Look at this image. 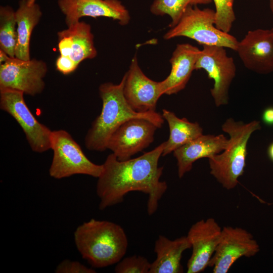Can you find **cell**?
<instances>
[{"mask_svg": "<svg viewBox=\"0 0 273 273\" xmlns=\"http://www.w3.org/2000/svg\"><path fill=\"white\" fill-rule=\"evenodd\" d=\"M164 147V142L138 157L125 161L118 160L113 153L109 154L98 178L99 209L103 210L120 203L128 193L139 191L148 195V214L153 215L167 189L166 183L160 180L163 167L158 166Z\"/></svg>", "mask_w": 273, "mask_h": 273, "instance_id": "6da1fadb", "label": "cell"}, {"mask_svg": "<svg viewBox=\"0 0 273 273\" xmlns=\"http://www.w3.org/2000/svg\"><path fill=\"white\" fill-rule=\"evenodd\" d=\"M124 81V75L118 84L105 82L100 85L99 93L102 101V108L85 135L84 143L87 149L95 151L106 150L113 132L131 118H145L154 123L158 128H161L164 119L160 113L156 111L139 113L131 108L123 94Z\"/></svg>", "mask_w": 273, "mask_h": 273, "instance_id": "7a4b0ae2", "label": "cell"}, {"mask_svg": "<svg viewBox=\"0 0 273 273\" xmlns=\"http://www.w3.org/2000/svg\"><path fill=\"white\" fill-rule=\"evenodd\" d=\"M74 236L82 257L96 268L117 264L123 258L128 247L123 228L109 221L91 219L78 226Z\"/></svg>", "mask_w": 273, "mask_h": 273, "instance_id": "3957f363", "label": "cell"}, {"mask_svg": "<svg viewBox=\"0 0 273 273\" xmlns=\"http://www.w3.org/2000/svg\"><path fill=\"white\" fill-rule=\"evenodd\" d=\"M261 128L260 122L256 120L246 123L229 118L222 124V130L230 136L228 145L208 161L210 174L224 188L231 190L238 185L246 166L249 140Z\"/></svg>", "mask_w": 273, "mask_h": 273, "instance_id": "277c9868", "label": "cell"}, {"mask_svg": "<svg viewBox=\"0 0 273 273\" xmlns=\"http://www.w3.org/2000/svg\"><path fill=\"white\" fill-rule=\"evenodd\" d=\"M215 10L201 9L197 6L188 7L178 23L164 35L165 39L186 37L203 45L216 46L236 51L239 41L229 33L215 26Z\"/></svg>", "mask_w": 273, "mask_h": 273, "instance_id": "5b68a950", "label": "cell"}, {"mask_svg": "<svg viewBox=\"0 0 273 273\" xmlns=\"http://www.w3.org/2000/svg\"><path fill=\"white\" fill-rule=\"evenodd\" d=\"M53 157L49 169L50 176L56 179L75 174H85L98 178L103 165L92 162L71 135L63 129L53 130L51 139Z\"/></svg>", "mask_w": 273, "mask_h": 273, "instance_id": "8992f818", "label": "cell"}, {"mask_svg": "<svg viewBox=\"0 0 273 273\" xmlns=\"http://www.w3.org/2000/svg\"><path fill=\"white\" fill-rule=\"evenodd\" d=\"M21 91L0 88V108L12 116L25 133L31 150L43 153L51 149L52 131L32 114Z\"/></svg>", "mask_w": 273, "mask_h": 273, "instance_id": "52a82bcc", "label": "cell"}, {"mask_svg": "<svg viewBox=\"0 0 273 273\" xmlns=\"http://www.w3.org/2000/svg\"><path fill=\"white\" fill-rule=\"evenodd\" d=\"M195 64V70L203 69L213 80L210 94L216 107L229 103V92L236 74L233 58L228 55L225 48L203 45Z\"/></svg>", "mask_w": 273, "mask_h": 273, "instance_id": "ba28073f", "label": "cell"}, {"mask_svg": "<svg viewBox=\"0 0 273 273\" xmlns=\"http://www.w3.org/2000/svg\"><path fill=\"white\" fill-rule=\"evenodd\" d=\"M48 71L47 63L41 60L9 57L0 65V88L14 89L35 96L43 91L44 78Z\"/></svg>", "mask_w": 273, "mask_h": 273, "instance_id": "9c48e42d", "label": "cell"}, {"mask_svg": "<svg viewBox=\"0 0 273 273\" xmlns=\"http://www.w3.org/2000/svg\"><path fill=\"white\" fill-rule=\"evenodd\" d=\"M158 127L143 118H133L121 124L111 134L107 145L119 161L131 158L154 141Z\"/></svg>", "mask_w": 273, "mask_h": 273, "instance_id": "30bf717a", "label": "cell"}, {"mask_svg": "<svg viewBox=\"0 0 273 273\" xmlns=\"http://www.w3.org/2000/svg\"><path fill=\"white\" fill-rule=\"evenodd\" d=\"M259 251L258 243L247 230L239 227L224 226L209 266L213 268L214 273H226L238 259L253 256Z\"/></svg>", "mask_w": 273, "mask_h": 273, "instance_id": "8fae6325", "label": "cell"}, {"mask_svg": "<svg viewBox=\"0 0 273 273\" xmlns=\"http://www.w3.org/2000/svg\"><path fill=\"white\" fill-rule=\"evenodd\" d=\"M124 76L123 94L131 108L139 113L156 111L157 102L163 95L161 81H155L144 73L136 55Z\"/></svg>", "mask_w": 273, "mask_h": 273, "instance_id": "7c38bea8", "label": "cell"}, {"mask_svg": "<svg viewBox=\"0 0 273 273\" xmlns=\"http://www.w3.org/2000/svg\"><path fill=\"white\" fill-rule=\"evenodd\" d=\"M222 228L213 218L201 219L190 228L187 237L192 253L187 263L188 273H199L209 266L219 242Z\"/></svg>", "mask_w": 273, "mask_h": 273, "instance_id": "4fadbf2b", "label": "cell"}, {"mask_svg": "<svg viewBox=\"0 0 273 273\" xmlns=\"http://www.w3.org/2000/svg\"><path fill=\"white\" fill-rule=\"evenodd\" d=\"M236 52L248 70L260 74L273 72V35L271 29L249 30L239 41Z\"/></svg>", "mask_w": 273, "mask_h": 273, "instance_id": "5bb4252c", "label": "cell"}, {"mask_svg": "<svg viewBox=\"0 0 273 273\" xmlns=\"http://www.w3.org/2000/svg\"><path fill=\"white\" fill-rule=\"evenodd\" d=\"M58 7L64 15L67 27L83 17H104L127 25L130 17L128 11L119 0H58Z\"/></svg>", "mask_w": 273, "mask_h": 273, "instance_id": "9a60e30c", "label": "cell"}, {"mask_svg": "<svg viewBox=\"0 0 273 273\" xmlns=\"http://www.w3.org/2000/svg\"><path fill=\"white\" fill-rule=\"evenodd\" d=\"M58 47L60 55L68 57L77 65L97 55L90 25L78 21L59 31Z\"/></svg>", "mask_w": 273, "mask_h": 273, "instance_id": "2e32d148", "label": "cell"}, {"mask_svg": "<svg viewBox=\"0 0 273 273\" xmlns=\"http://www.w3.org/2000/svg\"><path fill=\"white\" fill-rule=\"evenodd\" d=\"M229 139L223 134H203L173 152L177 161L178 177L181 178L191 170L198 159L207 158L222 152L227 147Z\"/></svg>", "mask_w": 273, "mask_h": 273, "instance_id": "e0dca14e", "label": "cell"}, {"mask_svg": "<svg viewBox=\"0 0 273 273\" xmlns=\"http://www.w3.org/2000/svg\"><path fill=\"white\" fill-rule=\"evenodd\" d=\"M200 50L189 43L177 44L170 59L171 71L168 76L161 81L163 94H177L184 89L192 73Z\"/></svg>", "mask_w": 273, "mask_h": 273, "instance_id": "ac0fdd59", "label": "cell"}, {"mask_svg": "<svg viewBox=\"0 0 273 273\" xmlns=\"http://www.w3.org/2000/svg\"><path fill=\"white\" fill-rule=\"evenodd\" d=\"M191 248L187 236L171 240L159 235L155 243V260L151 263L149 273H180L183 272L181 259L183 252Z\"/></svg>", "mask_w": 273, "mask_h": 273, "instance_id": "d6986e66", "label": "cell"}, {"mask_svg": "<svg viewBox=\"0 0 273 273\" xmlns=\"http://www.w3.org/2000/svg\"><path fill=\"white\" fill-rule=\"evenodd\" d=\"M15 11L17 22V44L15 57L23 60H29L30 42L32 32L38 24L42 13L36 3L28 4L26 0H20Z\"/></svg>", "mask_w": 273, "mask_h": 273, "instance_id": "ffe728a7", "label": "cell"}, {"mask_svg": "<svg viewBox=\"0 0 273 273\" xmlns=\"http://www.w3.org/2000/svg\"><path fill=\"white\" fill-rule=\"evenodd\" d=\"M162 117L166 120L169 129V136L164 142L162 156L203 134V128L197 122H191L186 118H179L173 112L163 109Z\"/></svg>", "mask_w": 273, "mask_h": 273, "instance_id": "44dd1931", "label": "cell"}, {"mask_svg": "<svg viewBox=\"0 0 273 273\" xmlns=\"http://www.w3.org/2000/svg\"><path fill=\"white\" fill-rule=\"evenodd\" d=\"M17 22L15 11L10 6L0 7V49L9 57H15Z\"/></svg>", "mask_w": 273, "mask_h": 273, "instance_id": "7402d4cb", "label": "cell"}, {"mask_svg": "<svg viewBox=\"0 0 273 273\" xmlns=\"http://www.w3.org/2000/svg\"><path fill=\"white\" fill-rule=\"evenodd\" d=\"M212 0H154L150 7L151 12L157 16L168 15L172 27L179 21L186 9L190 6L207 5Z\"/></svg>", "mask_w": 273, "mask_h": 273, "instance_id": "603a6c76", "label": "cell"}, {"mask_svg": "<svg viewBox=\"0 0 273 273\" xmlns=\"http://www.w3.org/2000/svg\"><path fill=\"white\" fill-rule=\"evenodd\" d=\"M212 2L215 5V26L223 32L229 33L236 20L234 0H212Z\"/></svg>", "mask_w": 273, "mask_h": 273, "instance_id": "cb8c5ba5", "label": "cell"}, {"mask_svg": "<svg viewBox=\"0 0 273 273\" xmlns=\"http://www.w3.org/2000/svg\"><path fill=\"white\" fill-rule=\"evenodd\" d=\"M151 263L145 257L133 255L123 258L115 266L116 273H149Z\"/></svg>", "mask_w": 273, "mask_h": 273, "instance_id": "d4e9b609", "label": "cell"}, {"mask_svg": "<svg viewBox=\"0 0 273 273\" xmlns=\"http://www.w3.org/2000/svg\"><path fill=\"white\" fill-rule=\"evenodd\" d=\"M56 273H95V269L89 268L77 261L65 259L60 262L55 269Z\"/></svg>", "mask_w": 273, "mask_h": 273, "instance_id": "484cf974", "label": "cell"}, {"mask_svg": "<svg viewBox=\"0 0 273 273\" xmlns=\"http://www.w3.org/2000/svg\"><path fill=\"white\" fill-rule=\"evenodd\" d=\"M55 65L57 70L64 75L72 73L78 66V65L69 57L61 55L57 58Z\"/></svg>", "mask_w": 273, "mask_h": 273, "instance_id": "4316f807", "label": "cell"}, {"mask_svg": "<svg viewBox=\"0 0 273 273\" xmlns=\"http://www.w3.org/2000/svg\"><path fill=\"white\" fill-rule=\"evenodd\" d=\"M262 120L266 125H273V107L265 108L262 114Z\"/></svg>", "mask_w": 273, "mask_h": 273, "instance_id": "83f0119b", "label": "cell"}, {"mask_svg": "<svg viewBox=\"0 0 273 273\" xmlns=\"http://www.w3.org/2000/svg\"><path fill=\"white\" fill-rule=\"evenodd\" d=\"M9 57L4 51L0 49V63L2 64L6 62Z\"/></svg>", "mask_w": 273, "mask_h": 273, "instance_id": "f1b7e54d", "label": "cell"}, {"mask_svg": "<svg viewBox=\"0 0 273 273\" xmlns=\"http://www.w3.org/2000/svg\"><path fill=\"white\" fill-rule=\"evenodd\" d=\"M267 154L269 159L273 162V142L268 147Z\"/></svg>", "mask_w": 273, "mask_h": 273, "instance_id": "f546056e", "label": "cell"}, {"mask_svg": "<svg viewBox=\"0 0 273 273\" xmlns=\"http://www.w3.org/2000/svg\"><path fill=\"white\" fill-rule=\"evenodd\" d=\"M269 8L273 15V0H269Z\"/></svg>", "mask_w": 273, "mask_h": 273, "instance_id": "4dcf8cb0", "label": "cell"}, {"mask_svg": "<svg viewBox=\"0 0 273 273\" xmlns=\"http://www.w3.org/2000/svg\"><path fill=\"white\" fill-rule=\"evenodd\" d=\"M28 4H32L35 3L36 0H26Z\"/></svg>", "mask_w": 273, "mask_h": 273, "instance_id": "1f68e13d", "label": "cell"}, {"mask_svg": "<svg viewBox=\"0 0 273 273\" xmlns=\"http://www.w3.org/2000/svg\"><path fill=\"white\" fill-rule=\"evenodd\" d=\"M271 31L272 32V35H273V27L271 29Z\"/></svg>", "mask_w": 273, "mask_h": 273, "instance_id": "d6a6232c", "label": "cell"}]
</instances>
